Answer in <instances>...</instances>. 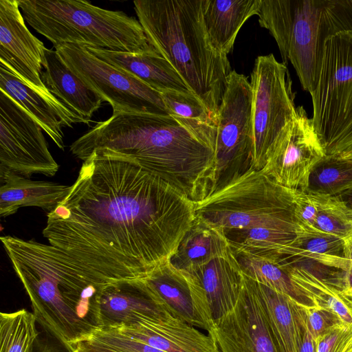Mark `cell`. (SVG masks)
<instances>
[{
	"label": "cell",
	"instance_id": "6da1fadb",
	"mask_svg": "<svg viewBox=\"0 0 352 352\" xmlns=\"http://www.w3.org/2000/svg\"><path fill=\"white\" fill-rule=\"evenodd\" d=\"M196 217L195 203L159 177L94 151L43 234L111 283L146 278L169 261Z\"/></svg>",
	"mask_w": 352,
	"mask_h": 352
},
{
	"label": "cell",
	"instance_id": "7a4b0ae2",
	"mask_svg": "<svg viewBox=\"0 0 352 352\" xmlns=\"http://www.w3.org/2000/svg\"><path fill=\"white\" fill-rule=\"evenodd\" d=\"M94 151L134 162L195 203L214 190V150L170 115L113 113L70 146L82 161Z\"/></svg>",
	"mask_w": 352,
	"mask_h": 352
},
{
	"label": "cell",
	"instance_id": "3957f363",
	"mask_svg": "<svg viewBox=\"0 0 352 352\" xmlns=\"http://www.w3.org/2000/svg\"><path fill=\"white\" fill-rule=\"evenodd\" d=\"M0 239L38 323L71 344L101 329L99 300L111 283L51 244L9 235Z\"/></svg>",
	"mask_w": 352,
	"mask_h": 352
},
{
	"label": "cell",
	"instance_id": "277c9868",
	"mask_svg": "<svg viewBox=\"0 0 352 352\" xmlns=\"http://www.w3.org/2000/svg\"><path fill=\"white\" fill-rule=\"evenodd\" d=\"M133 4L150 45L172 65L217 121L232 69L228 56L209 38L203 0H136Z\"/></svg>",
	"mask_w": 352,
	"mask_h": 352
},
{
	"label": "cell",
	"instance_id": "5b68a950",
	"mask_svg": "<svg viewBox=\"0 0 352 352\" xmlns=\"http://www.w3.org/2000/svg\"><path fill=\"white\" fill-rule=\"evenodd\" d=\"M25 21L52 42L131 53L155 49L136 19L78 0H17Z\"/></svg>",
	"mask_w": 352,
	"mask_h": 352
},
{
	"label": "cell",
	"instance_id": "8992f818",
	"mask_svg": "<svg viewBox=\"0 0 352 352\" xmlns=\"http://www.w3.org/2000/svg\"><path fill=\"white\" fill-rule=\"evenodd\" d=\"M295 193L262 169H250L195 203V213L223 230L263 227L299 234Z\"/></svg>",
	"mask_w": 352,
	"mask_h": 352
},
{
	"label": "cell",
	"instance_id": "52a82bcc",
	"mask_svg": "<svg viewBox=\"0 0 352 352\" xmlns=\"http://www.w3.org/2000/svg\"><path fill=\"white\" fill-rule=\"evenodd\" d=\"M314 126L326 155L352 146V32L324 44L319 76L310 93Z\"/></svg>",
	"mask_w": 352,
	"mask_h": 352
},
{
	"label": "cell",
	"instance_id": "ba28073f",
	"mask_svg": "<svg viewBox=\"0 0 352 352\" xmlns=\"http://www.w3.org/2000/svg\"><path fill=\"white\" fill-rule=\"evenodd\" d=\"M344 32H352V0H295L291 23L276 42L304 90L316 85L326 41Z\"/></svg>",
	"mask_w": 352,
	"mask_h": 352
},
{
	"label": "cell",
	"instance_id": "9c48e42d",
	"mask_svg": "<svg viewBox=\"0 0 352 352\" xmlns=\"http://www.w3.org/2000/svg\"><path fill=\"white\" fill-rule=\"evenodd\" d=\"M254 155L252 169L261 170L296 113L287 65L273 54L258 56L251 73Z\"/></svg>",
	"mask_w": 352,
	"mask_h": 352
},
{
	"label": "cell",
	"instance_id": "30bf717a",
	"mask_svg": "<svg viewBox=\"0 0 352 352\" xmlns=\"http://www.w3.org/2000/svg\"><path fill=\"white\" fill-rule=\"evenodd\" d=\"M254 155L250 82L243 74L232 70L219 108L214 191L252 169Z\"/></svg>",
	"mask_w": 352,
	"mask_h": 352
},
{
	"label": "cell",
	"instance_id": "8fae6325",
	"mask_svg": "<svg viewBox=\"0 0 352 352\" xmlns=\"http://www.w3.org/2000/svg\"><path fill=\"white\" fill-rule=\"evenodd\" d=\"M55 50L87 87L111 104L113 113L170 115L161 93L98 58L85 46L63 44Z\"/></svg>",
	"mask_w": 352,
	"mask_h": 352
},
{
	"label": "cell",
	"instance_id": "7c38bea8",
	"mask_svg": "<svg viewBox=\"0 0 352 352\" xmlns=\"http://www.w3.org/2000/svg\"><path fill=\"white\" fill-rule=\"evenodd\" d=\"M42 130L27 111L0 90V168L28 178L35 173L55 175L59 166Z\"/></svg>",
	"mask_w": 352,
	"mask_h": 352
},
{
	"label": "cell",
	"instance_id": "4fadbf2b",
	"mask_svg": "<svg viewBox=\"0 0 352 352\" xmlns=\"http://www.w3.org/2000/svg\"><path fill=\"white\" fill-rule=\"evenodd\" d=\"M311 118L302 106L270 152L262 170L280 185L305 192L310 172L325 155Z\"/></svg>",
	"mask_w": 352,
	"mask_h": 352
},
{
	"label": "cell",
	"instance_id": "5bb4252c",
	"mask_svg": "<svg viewBox=\"0 0 352 352\" xmlns=\"http://www.w3.org/2000/svg\"><path fill=\"white\" fill-rule=\"evenodd\" d=\"M208 334L215 340L219 352H279L255 281L243 274L235 307L215 322Z\"/></svg>",
	"mask_w": 352,
	"mask_h": 352
},
{
	"label": "cell",
	"instance_id": "9a60e30c",
	"mask_svg": "<svg viewBox=\"0 0 352 352\" xmlns=\"http://www.w3.org/2000/svg\"><path fill=\"white\" fill-rule=\"evenodd\" d=\"M212 329L235 307L243 285V272L232 249L207 263L180 270ZM211 330V329H210Z\"/></svg>",
	"mask_w": 352,
	"mask_h": 352
},
{
	"label": "cell",
	"instance_id": "2e32d148",
	"mask_svg": "<svg viewBox=\"0 0 352 352\" xmlns=\"http://www.w3.org/2000/svg\"><path fill=\"white\" fill-rule=\"evenodd\" d=\"M45 47L25 23L17 0H0V63L29 86L49 91L42 78Z\"/></svg>",
	"mask_w": 352,
	"mask_h": 352
},
{
	"label": "cell",
	"instance_id": "e0dca14e",
	"mask_svg": "<svg viewBox=\"0 0 352 352\" xmlns=\"http://www.w3.org/2000/svg\"><path fill=\"white\" fill-rule=\"evenodd\" d=\"M170 315L145 279L110 283L99 300L101 329L131 327L142 320Z\"/></svg>",
	"mask_w": 352,
	"mask_h": 352
},
{
	"label": "cell",
	"instance_id": "ac0fdd59",
	"mask_svg": "<svg viewBox=\"0 0 352 352\" xmlns=\"http://www.w3.org/2000/svg\"><path fill=\"white\" fill-rule=\"evenodd\" d=\"M0 90L27 111L56 146L64 150L63 127L84 121L50 91L33 88L0 63Z\"/></svg>",
	"mask_w": 352,
	"mask_h": 352
},
{
	"label": "cell",
	"instance_id": "d6986e66",
	"mask_svg": "<svg viewBox=\"0 0 352 352\" xmlns=\"http://www.w3.org/2000/svg\"><path fill=\"white\" fill-rule=\"evenodd\" d=\"M111 329L164 352H219L212 336L173 315Z\"/></svg>",
	"mask_w": 352,
	"mask_h": 352
},
{
	"label": "cell",
	"instance_id": "ffe728a7",
	"mask_svg": "<svg viewBox=\"0 0 352 352\" xmlns=\"http://www.w3.org/2000/svg\"><path fill=\"white\" fill-rule=\"evenodd\" d=\"M91 53L122 70L160 93H191L172 65L155 49L143 53L113 51L85 46Z\"/></svg>",
	"mask_w": 352,
	"mask_h": 352
},
{
	"label": "cell",
	"instance_id": "44dd1931",
	"mask_svg": "<svg viewBox=\"0 0 352 352\" xmlns=\"http://www.w3.org/2000/svg\"><path fill=\"white\" fill-rule=\"evenodd\" d=\"M41 78L47 90L85 123L91 122L102 98L69 69L56 50H44Z\"/></svg>",
	"mask_w": 352,
	"mask_h": 352
},
{
	"label": "cell",
	"instance_id": "7402d4cb",
	"mask_svg": "<svg viewBox=\"0 0 352 352\" xmlns=\"http://www.w3.org/2000/svg\"><path fill=\"white\" fill-rule=\"evenodd\" d=\"M0 215L7 217L20 208L36 206L53 211L67 196L71 186L34 181L0 168Z\"/></svg>",
	"mask_w": 352,
	"mask_h": 352
},
{
	"label": "cell",
	"instance_id": "603a6c76",
	"mask_svg": "<svg viewBox=\"0 0 352 352\" xmlns=\"http://www.w3.org/2000/svg\"><path fill=\"white\" fill-rule=\"evenodd\" d=\"M254 281L279 352H300L305 332V314L301 304Z\"/></svg>",
	"mask_w": 352,
	"mask_h": 352
},
{
	"label": "cell",
	"instance_id": "cb8c5ba5",
	"mask_svg": "<svg viewBox=\"0 0 352 352\" xmlns=\"http://www.w3.org/2000/svg\"><path fill=\"white\" fill-rule=\"evenodd\" d=\"M165 309L174 317L197 328L210 331L186 278L169 261L144 278Z\"/></svg>",
	"mask_w": 352,
	"mask_h": 352
},
{
	"label": "cell",
	"instance_id": "d4e9b609",
	"mask_svg": "<svg viewBox=\"0 0 352 352\" xmlns=\"http://www.w3.org/2000/svg\"><path fill=\"white\" fill-rule=\"evenodd\" d=\"M261 0H203V17L213 46L228 56L237 34L251 16L258 14Z\"/></svg>",
	"mask_w": 352,
	"mask_h": 352
},
{
	"label": "cell",
	"instance_id": "484cf974",
	"mask_svg": "<svg viewBox=\"0 0 352 352\" xmlns=\"http://www.w3.org/2000/svg\"><path fill=\"white\" fill-rule=\"evenodd\" d=\"M262 258L306 261L344 272L349 263L344 256L342 238L309 228L289 244Z\"/></svg>",
	"mask_w": 352,
	"mask_h": 352
},
{
	"label": "cell",
	"instance_id": "4316f807",
	"mask_svg": "<svg viewBox=\"0 0 352 352\" xmlns=\"http://www.w3.org/2000/svg\"><path fill=\"white\" fill-rule=\"evenodd\" d=\"M280 266L312 305L333 313L352 328V292L346 287L344 277L324 278L301 267Z\"/></svg>",
	"mask_w": 352,
	"mask_h": 352
},
{
	"label": "cell",
	"instance_id": "83f0119b",
	"mask_svg": "<svg viewBox=\"0 0 352 352\" xmlns=\"http://www.w3.org/2000/svg\"><path fill=\"white\" fill-rule=\"evenodd\" d=\"M223 230L197 217L169 262L179 270L203 265L230 250Z\"/></svg>",
	"mask_w": 352,
	"mask_h": 352
},
{
	"label": "cell",
	"instance_id": "f1b7e54d",
	"mask_svg": "<svg viewBox=\"0 0 352 352\" xmlns=\"http://www.w3.org/2000/svg\"><path fill=\"white\" fill-rule=\"evenodd\" d=\"M170 115L185 125L215 152L217 121L192 93L161 94Z\"/></svg>",
	"mask_w": 352,
	"mask_h": 352
},
{
	"label": "cell",
	"instance_id": "f546056e",
	"mask_svg": "<svg viewBox=\"0 0 352 352\" xmlns=\"http://www.w3.org/2000/svg\"><path fill=\"white\" fill-rule=\"evenodd\" d=\"M233 253L243 274L300 304L312 305L295 285L287 272L276 262L246 253Z\"/></svg>",
	"mask_w": 352,
	"mask_h": 352
},
{
	"label": "cell",
	"instance_id": "4dcf8cb0",
	"mask_svg": "<svg viewBox=\"0 0 352 352\" xmlns=\"http://www.w3.org/2000/svg\"><path fill=\"white\" fill-rule=\"evenodd\" d=\"M352 187V160L325 155L311 169L305 192L337 196Z\"/></svg>",
	"mask_w": 352,
	"mask_h": 352
},
{
	"label": "cell",
	"instance_id": "1f68e13d",
	"mask_svg": "<svg viewBox=\"0 0 352 352\" xmlns=\"http://www.w3.org/2000/svg\"><path fill=\"white\" fill-rule=\"evenodd\" d=\"M223 231L234 252L260 257L289 244L299 234L263 227Z\"/></svg>",
	"mask_w": 352,
	"mask_h": 352
},
{
	"label": "cell",
	"instance_id": "d6a6232c",
	"mask_svg": "<svg viewBox=\"0 0 352 352\" xmlns=\"http://www.w3.org/2000/svg\"><path fill=\"white\" fill-rule=\"evenodd\" d=\"M34 313L22 309L0 314V352H32L38 336Z\"/></svg>",
	"mask_w": 352,
	"mask_h": 352
},
{
	"label": "cell",
	"instance_id": "836d02e7",
	"mask_svg": "<svg viewBox=\"0 0 352 352\" xmlns=\"http://www.w3.org/2000/svg\"><path fill=\"white\" fill-rule=\"evenodd\" d=\"M315 195L317 214L313 228L342 239L349 235L352 232V210L336 196Z\"/></svg>",
	"mask_w": 352,
	"mask_h": 352
},
{
	"label": "cell",
	"instance_id": "e575fe53",
	"mask_svg": "<svg viewBox=\"0 0 352 352\" xmlns=\"http://www.w3.org/2000/svg\"><path fill=\"white\" fill-rule=\"evenodd\" d=\"M91 337L118 352H164L111 328L100 329Z\"/></svg>",
	"mask_w": 352,
	"mask_h": 352
},
{
	"label": "cell",
	"instance_id": "d590c367",
	"mask_svg": "<svg viewBox=\"0 0 352 352\" xmlns=\"http://www.w3.org/2000/svg\"><path fill=\"white\" fill-rule=\"evenodd\" d=\"M301 307L307 329L315 340L331 327L342 322L337 316L329 311L314 305L301 304Z\"/></svg>",
	"mask_w": 352,
	"mask_h": 352
},
{
	"label": "cell",
	"instance_id": "8d00e7d4",
	"mask_svg": "<svg viewBox=\"0 0 352 352\" xmlns=\"http://www.w3.org/2000/svg\"><path fill=\"white\" fill-rule=\"evenodd\" d=\"M351 338L352 328L340 322L316 340V352H342Z\"/></svg>",
	"mask_w": 352,
	"mask_h": 352
},
{
	"label": "cell",
	"instance_id": "74e56055",
	"mask_svg": "<svg viewBox=\"0 0 352 352\" xmlns=\"http://www.w3.org/2000/svg\"><path fill=\"white\" fill-rule=\"evenodd\" d=\"M38 324L41 331H39L32 352H76L73 346L54 331L43 324Z\"/></svg>",
	"mask_w": 352,
	"mask_h": 352
},
{
	"label": "cell",
	"instance_id": "f35d334b",
	"mask_svg": "<svg viewBox=\"0 0 352 352\" xmlns=\"http://www.w3.org/2000/svg\"><path fill=\"white\" fill-rule=\"evenodd\" d=\"M294 202L296 216L302 227L313 228L317 214L316 195L296 191Z\"/></svg>",
	"mask_w": 352,
	"mask_h": 352
},
{
	"label": "cell",
	"instance_id": "ab89813d",
	"mask_svg": "<svg viewBox=\"0 0 352 352\" xmlns=\"http://www.w3.org/2000/svg\"><path fill=\"white\" fill-rule=\"evenodd\" d=\"M72 346L76 352H118L92 337L79 341Z\"/></svg>",
	"mask_w": 352,
	"mask_h": 352
},
{
	"label": "cell",
	"instance_id": "60d3db41",
	"mask_svg": "<svg viewBox=\"0 0 352 352\" xmlns=\"http://www.w3.org/2000/svg\"><path fill=\"white\" fill-rule=\"evenodd\" d=\"M305 314V313H304ZM300 352H316V342L307 329L305 316V332Z\"/></svg>",
	"mask_w": 352,
	"mask_h": 352
},
{
	"label": "cell",
	"instance_id": "b9f144b4",
	"mask_svg": "<svg viewBox=\"0 0 352 352\" xmlns=\"http://www.w3.org/2000/svg\"><path fill=\"white\" fill-rule=\"evenodd\" d=\"M342 239L344 258L352 261V232Z\"/></svg>",
	"mask_w": 352,
	"mask_h": 352
},
{
	"label": "cell",
	"instance_id": "7bdbcfd3",
	"mask_svg": "<svg viewBox=\"0 0 352 352\" xmlns=\"http://www.w3.org/2000/svg\"><path fill=\"white\" fill-rule=\"evenodd\" d=\"M336 197L344 202L348 208L352 210V187L346 189Z\"/></svg>",
	"mask_w": 352,
	"mask_h": 352
},
{
	"label": "cell",
	"instance_id": "ee69618b",
	"mask_svg": "<svg viewBox=\"0 0 352 352\" xmlns=\"http://www.w3.org/2000/svg\"><path fill=\"white\" fill-rule=\"evenodd\" d=\"M344 279L346 287L352 292V261H351L344 271Z\"/></svg>",
	"mask_w": 352,
	"mask_h": 352
},
{
	"label": "cell",
	"instance_id": "f6af8a7d",
	"mask_svg": "<svg viewBox=\"0 0 352 352\" xmlns=\"http://www.w3.org/2000/svg\"><path fill=\"white\" fill-rule=\"evenodd\" d=\"M338 155H340L343 157L348 158L352 160V146H350L343 151L342 153L338 154Z\"/></svg>",
	"mask_w": 352,
	"mask_h": 352
},
{
	"label": "cell",
	"instance_id": "bcb514c9",
	"mask_svg": "<svg viewBox=\"0 0 352 352\" xmlns=\"http://www.w3.org/2000/svg\"><path fill=\"white\" fill-rule=\"evenodd\" d=\"M342 352H352V338L344 348Z\"/></svg>",
	"mask_w": 352,
	"mask_h": 352
}]
</instances>
